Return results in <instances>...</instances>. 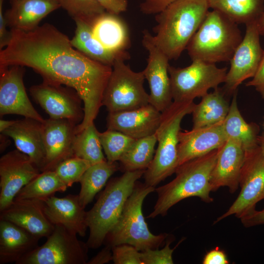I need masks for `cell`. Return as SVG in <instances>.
<instances>
[{
	"mask_svg": "<svg viewBox=\"0 0 264 264\" xmlns=\"http://www.w3.org/2000/svg\"><path fill=\"white\" fill-rule=\"evenodd\" d=\"M209 8L237 24L257 21L264 12V0H207Z\"/></svg>",
	"mask_w": 264,
	"mask_h": 264,
	"instance_id": "4dcf8cb0",
	"label": "cell"
},
{
	"mask_svg": "<svg viewBox=\"0 0 264 264\" xmlns=\"http://www.w3.org/2000/svg\"><path fill=\"white\" fill-rule=\"evenodd\" d=\"M245 151L238 141L228 138L219 148L217 160L210 180L211 192L227 187L231 193L239 187V178Z\"/></svg>",
	"mask_w": 264,
	"mask_h": 264,
	"instance_id": "ffe728a7",
	"label": "cell"
},
{
	"mask_svg": "<svg viewBox=\"0 0 264 264\" xmlns=\"http://www.w3.org/2000/svg\"><path fill=\"white\" fill-rule=\"evenodd\" d=\"M42 123L24 117L16 120L12 126L1 132L11 137L17 149L27 155L41 172L45 158Z\"/></svg>",
	"mask_w": 264,
	"mask_h": 264,
	"instance_id": "603a6c76",
	"label": "cell"
},
{
	"mask_svg": "<svg viewBox=\"0 0 264 264\" xmlns=\"http://www.w3.org/2000/svg\"><path fill=\"white\" fill-rule=\"evenodd\" d=\"M44 211L49 221L61 225L81 237L86 234L87 211L80 204L78 195H68L63 198L54 195L44 200Z\"/></svg>",
	"mask_w": 264,
	"mask_h": 264,
	"instance_id": "7402d4cb",
	"label": "cell"
},
{
	"mask_svg": "<svg viewBox=\"0 0 264 264\" xmlns=\"http://www.w3.org/2000/svg\"><path fill=\"white\" fill-rule=\"evenodd\" d=\"M242 225L250 227L264 224V209L260 211L256 209L251 213L240 219Z\"/></svg>",
	"mask_w": 264,
	"mask_h": 264,
	"instance_id": "f6af8a7d",
	"label": "cell"
},
{
	"mask_svg": "<svg viewBox=\"0 0 264 264\" xmlns=\"http://www.w3.org/2000/svg\"><path fill=\"white\" fill-rule=\"evenodd\" d=\"M101 145L108 161H119L135 139L117 131L107 129L100 132Z\"/></svg>",
	"mask_w": 264,
	"mask_h": 264,
	"instance_id": "d590c367",
	"label": "cell"
},
{
	"mask_svg": "<svg viewBox=\"0 0 264 264\" xmlns=\"http://www.w3.org/2000/svg\"><path fill=\"white\" fill-rule=\"evenodd\" d=\"M111 250L115 264H143L141 252L132 245L122 244L112 247Z\"/></svg>",
	"mask_w": 264,
	"mask_h": 264,
	"instance_id": "f35d334b",
	"label": "cell"
},
{
	"mask_svg": "<svg viewBox=\"0 0 264 264\" xmlns=\"http://www.w3.org/2000/svg\"><path fill=\"white\" fill-rule=\"evenodd\" d=\"M155 187L136 182L118 220L107 234L104 243L111 247L128 244L139 251L156 249L165 243L168 234L154 235L149 229L142 213L145 198Z\"/></svg>",
	"mask_w": 264,
	"mask_h": 264,
	"instance_id": "8992f818",
	"label": "cell"
},
{
	"mask_svg": "<svg viewBox=\"0 0 264 264\" xmlns=\"http://www.w3.org/2000/svg\"><path fill=\"white\" fill-rule=\"evenodd\" d=\"M145 171H126L121 176L111 179L93 206L87 211L89 235L86 243L89 248H98L104 243L107 234L121 216L137 180Z\"/></svg>",
	"mask_w": 264,
	"mask_h": 264,
	"instance_id": "277c9868",
	"label": "cell"
},
{
	"mask_svg": "<svg viewBox=\"0 0 264 264\" xmlns=\"http://www.w3.org/2000/svg\"><path fill=\"white\" fill-rule=\"evenodd\" d=\"M229 263L226 254L218 247L208 252L202 260L203 264H228Z\"/></svg>",
	"mask_w": 264,
	"mask_h": 264,
	"instance_id": "ee69618b",
	"label": "cell"
},
{
	"mask_svg": "<svg viewBox=\"0 0 264 264\" xmlns=\"http://www.w3.org/2000/svg\"><path fill=\"white\" fill-rule=\"evenodd\" d=\"M218 152L219 148L178 166L174 179L155 188L157 199L147 218L164 216L174 205L189 197H198L206 203L213 202L210 180Z\"/></svg>",
	"mask_w": 264,
	"mask_h": 264,
	"instance_id": "3957f363",
	"label": "cell"
},
{
	"mask_svg": "<svg viewBox=\"0 0 264 264\" xmlns=\"http://www.w3.org/2000/svg\"><path fill=\"white\" fill-rule=\"evenodd\" d=\"M243 37L238 24L220 12L208 11L186 48L192 60L230 61Z\"/></svg>",
	"mask_w": 264,
	"mask_h": 264,
	"instance_id": "5b68a950",
	"label": "cell"
},
{
	"mask_svg": "<svg viewBox=\"0 0 264 264\" xmlns=\"http://www.w3.org/2000/svg\"><path fill=\"white\" fill-rule=\"evenodd\" d=\"M112 261L111 247L106 245L99 252L87 262L88 264H103Z\"/></svg>",
	"mask_w": 264,
	"mask_h": 264,
	"instance_id": "bcb514c9",
	"label": "cell"
},
{
	"mask_svg": "<svg viewBox=\"0 0 264 264\" xmlns=\"http://www.w3.org/2000/svg\"><path fill=\"white\" fill-rule=\"evenodd\" d=\"M176 0H144L140 5L141 12L147 15L157 14Z\"/></svg>",
	"mask_w": 264,
	"mask_h": 264,
	"instance_id": "ab89813d",
	"label": "cell"
},
{
	"mask_svg": "<svg viewBox=\"0 0 264 264\" xmlns=\"http://www.w3.org/2000/svg\"><path fill=\"white\" fill-rule=\"evenodd\" d=\"M105 10L110 14L118 15L127 10V0H95Z\"/></svg>",
	"mask_w": 264,
	"mask_h": 264,
	"instance_id": "60d3db41",
	"label": "cell"
},
{
	"mask_svg": "<svg viewBox=\"0 0 264 264\" xmlns=\"http://www.w3.org/2000/svg\"><path fill=\"white\" fill-rule=\"evenodd\" d=\"M75 21L81 20L91 25L106 11L95 0H57Z\"/></svg>",
	"mask_w": 264,
	"mask_h": 264,
	"instance_id": "e575fe53",
	"label": "cell"
},
{
	"mask_svg": "<svg viewBox=\"0 0 264 264\" xmlns=\"http://www.w3.org/2000/svg\"><path fill=\"white\" fill-rule=\"evenodd\" d=\"M11 7L4 13L10 30L32 31L40 22L60 6L57 0H11Z\"/></svg>",
	"mask_w": 264,
	"mask_h": 264,
	"instance_id": "cb8c5ba5",
	"label": "cell"
},
{
	"mask_svg": "<svg viewBox=\"0 0 264 264\" xmlns=\"http://www.w3.org/2000/svg\"><path fill=\"white\" fill-rule=\"evenodd\" d=\"M41 171L26 154L18 149L0 158V212L10 205L19 192Z\"/></svg>",
	"mask_w": 264,
	"mask_h": 264,
	"instance_id": "9a60e30c",
	"label": "cell"
},
{
	"mask_svg": "<svg viewBox=\"0 0 264 264\" xmlns=\"http://www.w3.org/2000/svg\"><path fill=\"white\" fill-rule=\"evenodd\" d=\"M75 35L70 40L72 46L88 57L112 66L119 58H130L127 51L115 52L105 47L94 37L91 25L81 20H75Z\"/></svg>",
	"mask_w": 264,
	"mask_h": 264,
	"instance_id": "484cf974",
	"label": "cell"
},
{
	"mask_svg": "<svg viewBox=\"0 0 264 264\" xmlns=\"http://www.w3.org/2000/svg\"><path fill=\"white\" fill-rule=\"evenodd\" d=\"M23 67L0 66V115L18 114L43 122L44 119L35 110L26 92Z\"/></svg>",
	"mask_w": 264,
	"mask_h": 264,
	"instance_id": "2e32d148",
	"label": "cell"
},
{
	"mask_svg": "<svg viewBox=\"0 0 264 264\" xmlns=\"http://www.w3.org/2000/svg\"><path fill=\"white\" fill-rule=\"evenodd\" d=\"M172 237L166 239L164 247L159 250L148 249L141 252V259L143 264H173V253L175 249L183 241L182 239L176 245L171 248L170 245L173 242Z\"/></svg>",
	"mask_w": 264,
	"mask_h": 264,
	"instance_id": "74e56055",
	"label": "cell"
},
{
	"mask_svg": "<svg viewBox=\"0 0 264 264\" xmlns=\"http://www.w3.org/2000/svg\"><path fill=\"white\" fill-rule=\"evenodd\" d=\"M162 113L149 104L125 111L109 112L108 130L120 132L134 139L151 135L159 126Z\"/></svg>",
	"mask_w": 264,
	"mask_h": 264,
	"instance_id": "d6986e66",
	"label": "cell"
},
{
	"mask_svg": "<svg viewBox=\"0 0 264 264\" xmlns=\"http://www.w3.org/2000/svg\"><path fill=\"white\" fill-rule=\"evenodd\" d=\"M257 23L260 35L264 36V12L258 19Z\"/></svg>",
	"mask_w": 264,
	"mask_h": 264,
	"instance_id": "c3c4849f",
	"label": "cell"
},
{
	"mask_svg": "<svg viewBox=\"0 0 264 264\" xmlns=\"http://www.w3.org/2000/svg\"><path fill=\"white\" fill-rule=\"evenodd\" d=\"M11 30L10 43L0 51V66L28 67L43 81L73 89L84 104V117L77 133L94 123L112 66L79 51L67 36L49 23L28 32Z\"/></svg>",
	"mask_w": 264,
	"mask_h": 264,
	"instance_id": "6da1fadb",
	"label": "cell"
},
{
	"mask_svg": "<svg viewBox=\"0 0 264 264\" xmlns=\"http://www.w3.org/2000/svg\"><path fill=\"white\" fill-rule=\"evenodd\" d=\"M194 101L176 102L162 112L159 127L155 132L158 145L153 160L146 170L145 183L155 187L175 173L178 167V134L182 119L192 113Z\"/></svg>",
	"mask_w": 264,
	"mask_h": 264,
	"instance_id": "52a82bcc",
	"label": "cell"
},
{
	"mask_svg": "<svg viewBox=\"0 0 264 264\" xmlns=\"http://www.w3.org/2000/svg\"><path fill=\"white\" fill-rule=\"evenodd\" d=\"M77 235L62 225H55L46 241L16 264H86L89 247Z\"/></svg>",
	"mask_w": 264,
	"mask_h": 264,
	"instance_id": "30bf717a",
	"label": "cell"
},
{
	"mask_svg": "<svg viewBox=\"0 0 264 264\" xmlns=\"http://www.w3.org/2000/svg\"><path fill=\"white\" fill-rule=\"evenodd\" d=\"M67 188L66 185L54 171H46L41 172L22 187L15 199H37L44 200L54 195L56 192L65 191Z\"/></svg>",
	"mask_w": 264,
	"mask_h": 264,
	"instance_id": "d6a6232c",
	"label": "cell"
},
{
	"mask_svg": "<svg viewBox=\"0 0 264 264\" xmlns=\"http://www.w3.org/2000/svg\"><path fill=\"white\" fill-rule=\"evenodd\" d=\"M91 165L87 160L73 156L61 162L54 170L67 187L80 182L83 175Z\"/></svg>",
	"mask_w": 264,
	"mask_h": 264,
	"instance_id": "8d00e7d4",
	"label": "cell"
},
{
	"mask_svg": "<svg viewBox=\"0 0 264 264\" xmlns=\"http://www.w3.org/2000/svg\"><path fill=\"white\" fill-rule=\"evenodd\" d=\"M223 122L209 127L192 129L190 131H180L178 166L222 146L228 139Z\"/></svg>",
	"mask_w": 264,
	"mask_h": 264,
	"instance_id": "44dd1931",
	"label": "cell"
},
{
	"mask_svg": "<svg viewBox=\"0 0 264 264\" xmlns=\"http://www.w3.org/2000/svg\"><path fill=\"white\" fill-rule=\"evenodd\" d=\"M30 94L49 118L65 119L77 125L84 117L82 100L72 88L43 81L30 88Z\"/></svg>",
	"mask_w": 264,
	"mask_h": 264,
	"instance_id": "4fadbf2b",
	"label": "cell"
},
{
	"mask_svg": "<svg viewBox=\"0 0 264 264\" xmlns=\"http://www.w3.org/2000/svg\"><path fill=\"white\" fill-rule=\"evenodd\" d=\"M209 8L207 0H176L156 14L153 39L169 60L186 48Z\"/></svg>",
	"mask_w": 264,
	"mask_h": 264,
	"instance_id": "7a4b0ae2",
	"label": "cell"
},
{
	"mask_svg": "<svg viewBox=\"0 0 264 264\" xmlns=\"http://www.w3.org/2000/svg\"><path fill=\"white\" fill-rule=\"evenodd\" d=\"M230 106L222 92L218 88L202 97L200 102L195 105L192 111L193 129L211 126L225 119Z\"/></svg>",
	"mask_w": 264,
	"mask_h": 264,
	"instance_id": "83f0119b",
	"label": "cell"
},
{
	"mask_svg": "<svg viewBox=\"0 0 264 264\" xmlns=\"http://www.w3.org/2000/svg\"><path fill=\"white\" fill-rule=\"evenodd\" d=\"M40 239L17 225L0 219V264H16L39 246Z\"/></svg>",
	"mask_w": 264,
	"mask_h": 264,
	"instance_id": "d4e9b609",
	"label": "cell"
},
{
	"mask_svg": "<svg viewBox=\"0 0 264 264\" xmlns=\"http://www.w3.org/2000/svg\"><path fill=\"white\" fill-rule=\"evenodd\" d=\"M2 134H0V152H2L7 147L8 145H7V141L6 139V137H7L6 135H4V134L1 133Z\"/></svg>",
	"mask_w": 264,
	"mask_h": 264,
	"instance_id": "f907efd6",
	"label": "cell"
},
{
	"mask_svg": "<svg viewBox=\"0 0 264 264\" xmlns=\"http://www.w3.org/2000/svg\"><path fill=\"white\" fill-rule=\"evenodd\" d=\"M120 168L117 162L107 160L91 165L83 175L78 194L79 202L84 208L103 188L109 178Z\"/></svg>",
	"mask_w": 264,
	"mask_h": 264,
	"instance_id": "f1b7e54d",
	"label": "cell"
},
{
	"mask_svg": "<svg viewBox=\"0 0 264 264\" xmlns=\"http://www.w3.org/2000/svg\"><path fill=\"white\" fill-rule=\"evenodd\" d=\"M157 143L155 133L136 139L119 160L124 172L146 170L152 163Z\"/></svg>",
	"mask_w": 264,
	"mask_h": 264,
	"instance_id": "1f68e13d",
	"label": "cell"
},
{
	"mask_svg": "<svg viewBox=\"0 0 264 264\" xmlns=\"http://www.w3.org/2000/svg\"><path fill=\"white\" fill-rule=\"evenodd\" d=\"M257 143L264 155V132L257 138Z\"/></svg>",
	"mask_w": 264,
	"mask_h": 264,
	"instance_id": "681fc988",
	"label": "cell"
},
{
	"mask_svg": "<svg viewBox=\"0 0 264 264\" xmlns=\"http://www.w3.org/2000/svg\"><path fill=\"white\" fill-rule=\"evenodd\" d=\"M45 158L42 172L54 171L63 161L74 156L73 143L78 125L65 119L49 118L42 122Z\"/></svg>",
	"mask_w": 264,
	"mask_h": 264,
	"instance_id": "e0dca14e",
	"label": "cell"
},
{
	"mask_svg": "<svg viewBox=\"0 0 264 264\" xmlns=\"http://www.w3.org/2000/svg\"><path fill=\"white\" fill-rule=\"evenodd\" d=\"M239 187L240 192L236 200L214 224L232 215L240 219L254 211L256 204L264 199V155L258 145L245 152Z\"/></svg>",
	"mask_w": 264,
	"mask_h": 264,
	"instance_id": "8fae6325",
	"label": "cell"
},
{
	"mask_svg": "<svg viewBox=\"0 0 264 264\" xmlns=\"http://www.w3.org/2000/svg\"><path fill=\"white\" fill-rule=\"evenodd\" d=\"M126 60L117 58L112 66L102 101L109 112L133 110L150 104L149 94L144 88L143 71H134Z\"/></svg>",
	"mask_w": 264,
	"mask_h": 264,
	"instance_id": "ba28073f",
	"label": "cell"
},
{
	"mask_svg": "<svg viewBox=\"0 0 264 264\" xmlns=\"http://www.w3.org/2000/svg\"><path fill=\"white\" fill-rule=\"evenodd\" d=\"M257 21L245 24L244 36L230 60L224 82L228 92H234L242 82L252 78L261 61L264 50L261 45Z\"/></svg>",
	"mask_w": 264,
	"mask_h": 264,
	"instance_id": "5bb4252c",
	"label": "cell"
},
{
	"mask_svg": "<svg viewBox=\"0 0 264 264\" xmlns=\"http://www.w3.org/2000/svg\"><path fill=\"white\" fill-rule=\"evenodd\" d=\"M3 0H0V49H3L7 46L12 38V31H9L7 22L3 11Z\"/></svg>",
	"mask_w": 264,
	"mask_h": 264,
	"instance_id": "7bdbcfd3",
	"label": "cell"
},
{
	"mask_svg": "<svg viewBox=\"0 0 264 264\" xmlns=\"http://www.w3.org/2000/svg\"><path fill=\"white\" fill-rule=\"evenodd\" d=\"M223 126L228 138L239 142L245 152L258 145L259 127L255 124L247 123L243 119L238 108L236 93L233 97Z\"/></svg>",
	"mask_w": 264,
	"mask_h": 264,
	"instance_id": "f546056e",
	"label": "cell"
},
{
	"mask_svg": "<svg viewBox=\"0 0 264 264\" xmlns=\"http://www.w3.org/2000/svg\"><path fill=\"white\" fill-rule=\"evenodd\" d=\"M227 67L219 68L215 64L200 60H192L189 66L175 67L169 65L173 101H193L197 97H202L210 88L216 89L224 83Z\"/></svg>",
	"mask_w": 264,
	"mask_h": 264,
	"instance_id": "9c48e42d",
	"label": "cell"
},
{
	"mask_svg": "<svg viewBox=\"0 0 264 264\" xmlns=\"http://www.w3.org/2000/svg\"><path fill=\"white\" fill-rule=\"evenodd\" d=\"M252 79L246 84V86L254 87L264 99V52L257 70Z\"/></svg>",
	"mask_w": 264,
	"mask_h": 264,
	"instance_id": "b9f144b4",
	"label": "cell"
},
{
	"mask_svg": "<svg viewBox=\"0 0 264 264\" xmlns=\"http://www.w3.org/2000/svg\"><path fill=\"white\" fill-rule=\"evenodd\" d=\"M142 43L148 52L147 66L143 71L150 87V104L162 112L173 102L168 72L170 60L147 29L143 31Z\"/></svg>",
	"mask_w": 264,
	"mask_h": 264,
	"instance_id": "7c38bea8",
	"label": "cell"
},
{
	"mask_svg": "<svg viewBox=\"0 0 264 264\" xmlns=\"http://www.w3.org/2000/svg\"><path fill=\"white\" fill-rule=\"evenodd\" d=\"M0 219L10 221L40 239L48 237L55 227L45 214L44 200L40 199H15L0 212Z\"/></svg>",
	"mask_w": 264,
	"mask_h": 264,
	"instance_id": "ac0fdd59",
	"label": "cell"
},
{
	"mask_svg": "<svg viewBox=\"0 0 264 264\" xmlns=\"http://www.w3.org/2000/svg\"><path fill=\"white\" fill-rule=\"evenodd\" d=\"M16 120H5L3 119L0 120V132H2L4 130L12 126Z\"/></svg>",
	"mask_w": 264,
	"mask_h": 264,
	"instance_id": "7dc6e473",
	"label": "cell"
},
{
	"mask_svg": "<svg viewBox=\"0 0 264 264\" xmlns=\"http://www.w3.org/2000/svg\"><path fill=\"white\" fill-rule=\"evenodd\" d=\"M91 26L94 37L107 49L115 52L127 51L130 42L128 30L118 15L106 12Z\"/></svg>",
	"mask_w": 264,
	"mask_h": 264,
	"instance_id": "4316f807",
	"label": "cell"
},
{
	"mask_svg": "<svg viewBox=\"0 0 264 264\" xmlns=\"http://www.w3.org/2000/svg\"><path fill=\"white\" fill-rule=\"evenodd\" d=\"M94 124L88 126L75 135L73 150L74 156L88 161L91 165L106 160Z\"/></svg>",
	"mask_w": 264,
	"mask_h": 264,
	"instance_id": "836d02e7",
	"label": "cell"
}]
</instances>
